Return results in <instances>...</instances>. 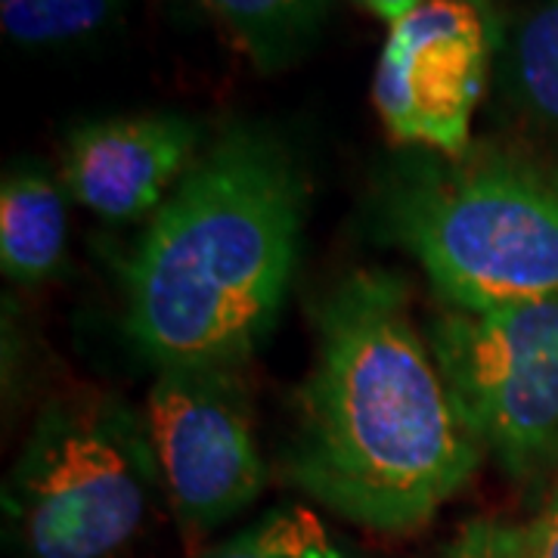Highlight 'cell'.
I'll use <instances>...</instances> for the list:
<instances>
[{"label":"cell","mask_w":558,"mask_h":558,"mask_svg":"<svg viewBox=\"0 0 558 558\" xmlns=\"http://www.w3.org/2000/svg\"><path fill=\"white\" fill-rule=\"evenodd\" d=\"M286 478L376 534H413L472 481L481 444L459 416L407 286L357 270L326 295Z\"/></svg>","instance_id":"cell-1"},{"label":"cell","mask_w":558,"mask_h":558,"mask_svg":"<svg viewBox=\"0 0 558 558\" xmlns=\"http://www.w3.org/2000/svg\"><path fill=\"white\" fill-rule=\"evenodd\" d=\"M304 211L289 140L260 121L220 128L124 267V329L140 354L156 369H242L277 326Z\"/></svg>","instance_id":"cell-2"},{"label":"cell","mask_w":558,"mask_h":558,"mask_svg":"<svg viewBox=\"0 0 558 558\" xmlns=\"http://www.w3.org/2000/svg\"><path fill=\"white\" fill-rule=\"evenodd\" d=\"M381 227L447 307L497 311L558 295V159L481 143L457 159L410 149L385 180Z\"/></svg>","instance_id":"cell-3"},{"label":"cell","mask_w":558,"mask_h":558,"mask_svg":"<svg viewBox=\"0 0 558 558\" xmlns=\"http://www.w3.org/2000/svg\"><path fill=\"white\" fill-rule=\"evenodd\" d=\"M156 490L146 416L112 391L75 388L40 410L7 472V537L25 558H116Z\"/></svg>","instance_id":"cell-4"},{"label":"cell","mask_w":558,"mask_h":558,"mask_svg":"<svg viewBox=\"0 0 558 558\" xmlns=\"http://www.w3.org/2000/svg\"><path fill=\"white\" fill-rule=\"evenodd\" d=\"M428 344L459 416L515 481L558 469V295L497 311L444 307Z\"/></svg>","instance_id":"cell-5"},{"label":"cell","mask_w":558,"mask_h":558,"mask_svg":"<svg viewBox=\"0 0 558 558\" xmlns=\"http://www.w3.org/2000/svg\"><path fill=\"white\" fill-rule=\"evenodd\" d=\"M143 416L161 494L183 537L215 531L260 497L267 462L236 366L159 369Z\"/></svg>","instance_id":"cell-6"},{"label":"cell","mask_w":558,"mask_h":558,"mask_svg":"<svg viewBox=\"0 0 558 558\" xmlns=\"http://www.w3.org/2000/svg\"><path fill=\"white\" fill-rule=\"evenodd\" d=\"M499 40L490 0H422L395 22L373 75V106L391 140L447 159L462 156Z\"/></svg>","instance_id":"cell-7"},{"label":"cell","mask_w":558,"mask_h":558,"mask_svg":"<svg viewBox=\"0 0 558 558\" xmlns=\"http://www.w3.org/2000/svg\"><path fill=\"white\" fill-rule=\"evenodd\" d=\"M202 149V124L180 112L81 121L65 137L62 186L106 223L153 218Z\"/></svg>","instance_id":"cell-8"},{"label":"cell","mask_w":558,"mask_h":558,"mask_svg":"<svg viewBox=\"0 0 558 558\" xmlns=\"http://www.w3.org/2000/svg\"><path fill=\"white\" fill-rule=\"evenodd\" d=\"M69 193L40 161H20L0 180V267L38 289L60 274L69 245Z\"/></svg>","instance_id":"cell-9"},{"label":"cell","mask_w":558,"mask_h":558,"mask_svg":"<svg viewBox=\"0 0 558 558\" xmlns=\"http://www.w3.org/2000/svg\"><path fill=\"white\" fill-rule=\"evenodd\" d=\"M502 97L531 128L558 137V0H527L499 40Z\"/></svg>","instance_id":"cell-10"},{"label":"cell","mask_w":558,"mask_h":558,"mask_svg":"<svg viewBox=\"0 0 558 558\" xmlns=\"http://www.w3.org/2000/svg\"><path fill=\"white\" fill-rule=\"evenodd\" d=\"M248 62L274 75L304 60L329 16L332 0H199Z\"/></svg>","instance_id":"cell-11"},{"label":"cell","mask_w":558,"mask_h":558,"mask_svg":"<svg viewBox=\"0 0 558 558\" xmlns=\"http://www.w3.org/2000/svg\"><path fill=\"white\" fill-rule=\"evenodd\" d=\"M121 7L124 0H0V25L16 47L57 50L109 32Z\"/></svg>","instance_id":"cell-12"},{"label":"cell","mask_w":558,"mask_h":558,"mask_svg":"<svg viewBox=\"0 0 558 558\" xmlns=\"http://www.w3.org/2000/svg\"><path fill=\"white\" fill-rule=\"evenodd\" d=\"M199 558H354L351 546L307 506H277Z\"/></svg>","instance_id":"cell-13"},{"label":"cell","mask_w":558,"mask_h":558,"mask_svg":"<svg viewBox=\"0 0 558 558\" xmlns=\"http://www.w3.org/2000/svg\"><path fill=\"white\" fill-rule=\"evenodd\" d=\"M521 524L472 519L459 527L432 558H519Z\"/></svg>","instance_id":"cell-14"},{"label":"cell","mask_w":558,"mask_h":558,"mask_svg":"<svg viewBox=\"0 0 558 558\" xmlns=\"http://www.w3.org/2000/svg\"><path fill=\"white\" fill-rule=\"evenodd\" d=\"M519 558H558V484L537 515L521 524Z\"/></svg>","instance_id":"cell-15"},{"label":"cell","mask_w":558,"mask_h":558,"mask_svg":"<svg viewBox=\"0 0 558 558\" xmlns=\"http://www.w3.org/2000/svg\"><path fill=\"white\" fill-rule=\"evenodd\" d=\"M354 3L363 7V10H369L373 16L385 20L388 25H395V22L403 20L410 10H416L422 0H354Z\"/></svg>","instance_id":"cell-16"}]
</instances>
